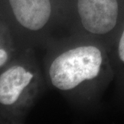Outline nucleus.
I'll return each instance as SVG.
<instances>
[{"instance_id":"nucleus-1","label":"nucleus","mask_w":124,"mask_h":124,"mask_svg":"<svg viewBox=\"0 0 124 124\" xmlns=\"http://www.w3.org/2000/svg\"><path fill=\"white\" fill-rule=\"evenodd\" d=\"M102 63L101 51L92 46L71 49L60 54L52 63L50 77L57 88L68 90L85 80L99 75Z\"/></svg>"},{"instance_id":"nucleus-6","label":"nucleus","mask_w":124,"mask_h":124,"mask_svg":"<svg viewBox=\"0 0 124 124\" xmlns=\"http://www.w3.org/2000/svg\"><path fill=\"white\" fill-rule=\"evenodd\" d=\"M8 58V55L6 52L3 49H0V66L4 65L6 62Z\"/></svg>"},{"instance_id":"nucleus-2","label":"nucleus","mask_w":124,"mask_h":124,"mask_svg":"<svg viewBox=\"0 0 124 124\" xmlns=\"http://www.w3.org/2000/svg\"><path fill=\"white\" fill-rule=\"evenodd\" d=\"M82 25L94 34H106L114 28L118 17L117 0H78Z\"/></svg>"},{"instance_id":"nucleus-4","label":"nucleus","mask_w":124,"mask_h":124,"mask_svg":"<svg viewBox=\"0 0 124 124\" xmlns=\"http://www.w3.org/2000/svg\"><path fill=\"white\" fill-rule=\"evenodd\" d=\"M33 75L22 66H13L0 75V103L12 105L16 101Z\"/></svg>"},{"instance_id":"nucleus-3","label":"nucleus","mask_w":124,"mask_h":124,"mask_svg":"<svg viewBox=\"0 0 124 124\" xmlns=\"http://www.w3.org/2000/svg\"><path fill=\"white\" fill-rule=\"evenodd\" d=\"M13 13L23 26L38 31L48 22L50 13V0H9Z\"/></svg>"},{"instance_id":"nucleus-5","label":"nucleus","mask_w":124,"mask_h":124,"mask_svg":"<svg viewBox=\"0 0 124 124\" xmlns=\"http://www.w3.org/2000/svg\"><path fill=\"white\" fill-rule=\"evenodd\" d=\"M119 54L121 60L124 62V31L120 39L119 45Z\"/></svg>"}]
</instances>
